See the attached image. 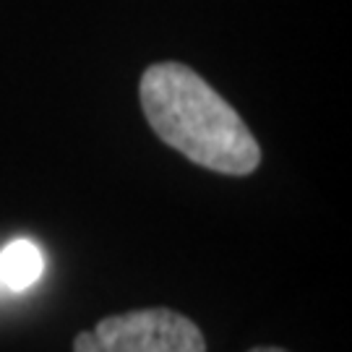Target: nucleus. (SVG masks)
Masks as SVG:
<instances>
[{
    "mask_svg": "<svg viewBox=\"0 0 352 352\" xmlns=\"http://www.w3.org/2000/svg\"><path fill=\"white\" fill-rule=\"evenodd\" d=\"M141 107L151 131L186 160L219 175L258 170L261 146L232 104L183 63H160L141 78Z\"/></svg>",
    "mask_w": 352,
    "mask_h": 352,
    "instance_id": "f257e3e1",
    "label": "nucleus"
},
{
    "mask_svg": "<svg viewBox=\"0 0 352 352\" xmlns=\"http://www.w3.org/2000/svg\"><path fill=\"white\" fill-rule=\"evenodd\" d=\"M71 352H206V340L193 318L157 305L104 316L76 334Z\"/></svg>",
    "mask_w": 352,
    "mask_h": 352,
    "instance_id": "f03ea898",
    "label": "nucleus"
},
{
    "mask_svg": "<svg viewBox=\"0 0 352 352\" xmlns=\"http://www.w3.org/2000/svg\"><path fill=\"white\" fill-rule=\"evenodd\" d=\"M42 269H45L42 253L29 240H13L0 251V285L13 292L32 287L42 274Z\"/></svg>",
    "mask_w": 352,
    "mask_h": 352,
    "instance_id": "7ed1b4c3",
    "label": "nucleus"
},
{
    "mask_svg": "<svg viewBox=\"0 0 352 352\" xmlns=\"http://www.w3.org/2000/svg\"><path fill=\"white\" fill-rule=\"evenodd\" d=\"M248 352H289L285 347H274V344H266V347H251Z\"/></svg>",
    "mask_w": 352,
    "mask_h": 352,
    "instance_id": "20e7f679",
    "label": "nucleus"
}]
</instances>
